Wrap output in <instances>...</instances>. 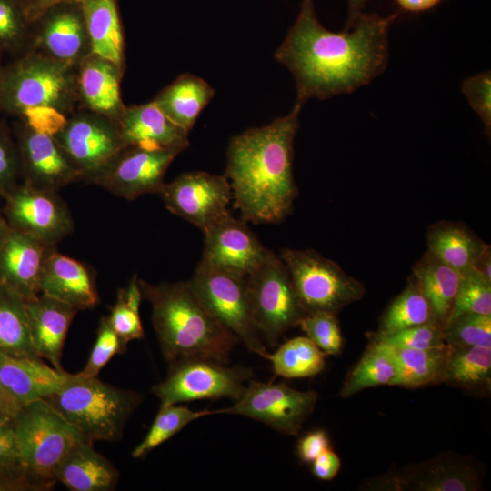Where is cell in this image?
<instances>
[{
  "mask_svg": "<svg viewBox=\"0 0 491 491\" xmlns=\"http://www.w3.org/2000/svg\"><path fill=\"white\" fill-rule=\"evenodd\" d=\"M398 15L363 13L350 29L336 33L319 22L314 0H301L296 22L275 52L295 78L296 103L352 93L384 72L388 31Z\"/></svg>",
  "mask_w": 491,
  "mask_h": 491,
  "instance_id": "1",
  "label": "cell"
},
{
  "mask_svg": "<svg viewBox=\"0 0 491 491\" xmlns=\"http://www.w3.org/2000/svg\"><path fill=\"white\" fill-rule=\"evenodd\" d=\"M301 108L296 103L287 115L231 138L225 176L243 220L275 224L292 210L297 195L293 176L294 140Z\"/></svg>",
  "mask_w": 491,
  "mask_h": 491,
  "instance_id": "2",
  "label": "cell"
},
{
  "mask_svg": "<svg viewBox=\"0 0 491 491\" xmlns=\"http://www.w3.org/2000/svg\"><path fill=\"white\" fill-rule=\"evenodd\" d=\"M152 305V323L165 360L204 357L226 364L239 338L205 307L188 281L150 284L138 278Z\"/></svg>",
  "mask_w": 491,
  "mask_h": 491,
  "instance_id": "3",
  "label": "cell"
},
{
  "mask_svg": "<svg viewBox=\"0 0 491 491\" xmlns=\"http://www.w3.org/2000/svg\"><path fill=\"white\" fill-rule=\"evenodd\" d=\"M76 68L28 51L4 65L0 112L55 134L79 108Z\"/></svg>",
  "mask_w": 491,
  "mask_h": 491,
  "instance_id": "4",
  "label": "cell"
},
{
  "mask_svg": "<svg viewBox=\"0 0 491 491\" xmlns=\"http://www.w3.org/2000/svg\"><path fill=\"white\" fill-rule=\"evenodd\" d=\"M78 374L45 400L89 441L121 440L127 421L142 403V396L104 383L98 376Z\"/></svg>",
  "mask_w": 491,
  "mask_h": 491,
  "instance_id": "5",
  "label": "cell"
},
{
  "mask_svg": "<svg viewBox=\"0 0 491 491\" xmlns=\"http://www.w3.org/2000/svg\"><path fill=\"white\" fill-rule=\"evenodd\" d=\"M15 425L27 478L39 491L52 489L57 466L85 437L45 399L23 405Z\"/></svg>",
  "mask_w": 491,
  "mask_h": 491,
  "instance_id": "6",
  "label": "cell"
},
{
  "mask_svg": "<svg viewBox=\"0 0 491 491\" xmlns=\"http://www.w3.org/2000/svg\"><path fill=\"white\" fill-rule=\"evenodd\" d=\"M249 305L256 329L270 345L306 315L288 270L274 252L267 250L260 265L246 276Z\"/></svg>",
  "mask_w": 491,
  "mask_h": 491,
  "instance_id": "7",
  "label": "cell"
},
{
  "mask_svg": "<svg viewBox=\"0 0 491 491\" xmlns=\"http://www.w3.org/2000/svg\"><path fill=\"white\" fill-rule=\"evenodd\" d=\"M306 314L326 311L336 314L360 300L364 286L336 262L313 249L285 248L278 255Z\"/></svg>",
  "mask_w": 491,
  "mask_h": 491,
  "instance_id": "8",
  "label": "cell"
},
{
  "mask_svg": "<svg viewBox=\"0 0 491 491\" xmlns=\"http://www.w3.org/2000/svg\"><path fill=\"white\" fill-rule=\"evenodd\" d=\"M168 365L166 378L152 388L161 406L221 397L236 401L253 376L250 368L204 357H183Z\"/></svg>",
  "mask_w": 491,
  "mask_h": 491,
  "instance_id": "9",
  "label": "cell"
},
{
  "mask_svg": "<svg viewBox=\"0 0 491 491\" xmlns=\"http://www.w3.org/2000/svg\"><path fill=\"white\" fill-rule=\"evenodd\" d=\"M191 287L211 312L251 352L265 357L268 353L251 314L246 276L215 267L201 260L192 277Z\"/></svg>",
  "mask_w": 491,
  "mask_h": 491,
  "instance_id": "10",
  "label": "cell"
},
{
  "mask_svg": "<svg viewBox=\"0 0 491 491\" xmlns=\"http://www.w3.org/2000/svg\"><path fill=\"white\" fill-rule=\"evenodd\" d=\"M53 135L84 182L107 166L125 147L115 120L82 108L65 117Z\"/></svg>",
  "mask_w": 491,
  "mask_h": 491,
  "instance_id": "11",
  "label": "cell"
},
{
  "mask_svg": "<svg viewBox=\"0 0 491 491\" xmlns=\"http://www.w3.org/2000/svg\"><path fill=\"white\" fill-rule=\"evenodd\" d=\"M2 212L9 227L55 246L74 230L70 210L58 192L22 182L2 197Z\"/></svg>",
  "mask_w": 491,
  "mask_h": 491,
  "instance_id": "12",
  "label": "cell"
},
{
  "mask_svg": "<svg viewBox=\"0 0 491 491\" xmlns=\"http://www.w3.org/2000/svg\"><path fill=\"white\" fill-rule=\"evenodd\" d=\"M317 396L315 391H300L285 384L250 379L232 406L217 411L250 417L280 433L296 436L314 411Z\"/></svg>",
  "mask_w": 491,
  "mask_h": 491,
  "instance_id": "13",
  "label": "cell"
},
{
  "mask_svg": "<svg viewBox=\"0 0 491 491\" xmlns=\"http://www.w3.org/2000/svg\"><path fill=\"white\" fill-rule=\"evenodd\" d=\"M180 153L176 149L126 146L85 183L98 185L127 200L146 194L160 195L165 184V173Z\"/></svg>",
  "mask_w": 491,
  "mask_h": 491,
  "instance_id": "14",
  "label": "cell"
},
{
  "mask_svg": "<svg viewBox=\"0 0 491 491\" xmlns=\"http://www.w3.org/2000/svg\"><path fill=\"white\" fill-rule=\"evenodd\" d=\"M21 166V182L58 192L81 180V174L53 134L15 119L12 127Z\"/></svg>",
  "mask_w": 491,
  "mask_h": 491,
  "instance_id": "15",
  "label": "cell"
},
{
  "mask_svg": "<svg viewBox=\"0 0 491 491\" xmlns=\"http://www.w3.org/2000/svg\"><path fill=\"white\" fill-rule=\"evenodd\" d=\"M165 207L203 232L229 214L232 190L225 175L184 173L165 183L160 193Z\"/></svg>",
  "mask_w": 491,
  "mask_h": 491,
  "instance_id": "16",
  "label": "cell"
},
{
  "mask_svg": "<svg viewBox=\"0 0 491 491\" xmlns=\"http://www.w3.org/2000/svg\"><path fill=\"white\" fill-rule=\"evenodd\" d=\"M77 66L92 54L81 2L58 3L32 22L31 50Z\"/></svg>",
  "mask_w": 491,
  "mask_h": 491,
  "instance_id": "17",
  "label": "cell"
},
{
  "mask_svg": "<svg viewBox=\"0 0 491 491\" xmlns=\"http://www.w3.org/2000/svg\"><path fill=\"white\" fill-rule=\"evenodd\" d=\"M202 259L205 263L246 276L263 261L266 249L245 220L226 215L204 231Z\"/></svg>",
  "mask_w": 491,
  "mask_h": 491,
  "instance_id": "18",
  "label": "cell"
},
{
  "mask_svg": "<svg viewBox=\"0 0 491 491\" xmlns=\"http://www.w3.org/2000/svg\"><path fill=\"white\" fill-rule=\"evenodd\" d=\"M39 293L60 300L79 310L99 303L95 274L86 264L59 253L52 247L44 263Z\"/></svg>",
  "mask_w": 491,
  "mask_h": 491,
  "instance_id": "19",
  "label": "cell"
},
{
  "mask_svg": "<svg viewBox=\"0 0 491 491\" xmlns=\"http://www.w3.org/2000/svg\"><path fill=\"white\" fill-rule=\"evenodd\" d=\"M52 247L8 227L0 249V285L25 302L39 295L43 266Z\"/></svg>",
  "mask_w": 491,
  "mask_h": 491,
  "instance_id": "20",
  "label": "cell"
},
{
  "mask_svg": "<svg viewBox=\"0 0 491 491\" xmlns=\"http://www.w3.org/2000/svg\"><path fill=\"white\" fill-rule=\"evenodd\" d=\"M116 123L125 147L182 152L189 145L188 132L172 122L153 100L125 105Z\"/></svg>",
  "mask_w": 491,
  "mask_h": 491,
  "instance_id": "21",
  "label": "cell"
},
{
  "mask_svg": "<svg viewBox=\"0 0 491 491\" xmlns=\"http://www.w3.org/2000/svg\"><path fill=\"white\" fill-rule=\"evenodd\" d=\"M78 375L50 367L42 358L13 357L0 354V382L21 406L48 397Z\"/></svg>",
  "mask_w": 491,
  "mask_h": 491,
  "instance_id": "22",
  "label": "cell"
},
{
  "mask_svg": "<svg viewBox=\"0 0 491 491\" xmlns=\"http://www.w3.org/2000/svg\"><path fill=\"white\" fill-rule=\"evenodd\" d=\"M124 69L112 61L92 53L76 68L79 108L117 120L125 105L120 83Z\"/></svg>",
  "mask_w": 491,
  "mask_h": 491,
  "instance_id": "23",
  "label": "cell"
},
{
  "mask_svg": "<svg viewBox=\"0 0 491 491\" xmlns=\"http://www.w3.org/2000/svg\"><path fill=\"white\" fill-rule=\"evenodd\" d=\"M31 340L41 358L63 371L64 344L78 310L60 300L39 294L25 302Z\"/></svg>",
  "mask_w": 491,
  "mask_h": 491,
  "instance_id": "24",
  "label": "cell"
},
{
  "mask_svg": "<svg viewBox=\"0 0 491 491\" xmlns=\"http://www.w3.org/2000/svg\"><path fill=\"white\" fill-rule=\"evenodd\" d=\"M119 476L114 464L85 438L71 446L55 472V480L71 491H112Z\"/></svg>",
  "mask_w": 491,
  "mask_h": 491,
  "instance_id": "25",
  "label": "cell"
},
{
  "mask_svg": "<svg viewBox=\"0 0 491 491\" xmlns=\"http://www.w3.org/2000/svg\"><path fill=\"white\" fill-rule=\"evenodd\" d=\"M215 95V89L203 78L183 74L165 86L153 101L175 125L189 132Z\"/></svg>",
  "mask_w": 491,
  "mask_h": 491,
  "instance_id": "26",
  "label": "cell"
},
{
  "mask_svg": "<svg viewBox=\"0 0 491 491\" xmlns=\"http://www.w3.org/2000/svg\"><path fill=\"white\" fill-rule=\"evenodd\" d=\"M428 251L459 273L475 267L487 246L461 223L441 221L426 234Z\"/></svg>",
  "mask_w": 491,
  "mask_h": 491,
  "instance_id": "27",
  "label": "cell"
},
{
  "mask_svg": "<svg viewBox=\"0 0 491 491\" xmlns=\"http://www.w3.org/2000/svg\"><path fill=\"white\" fill-rule=\"evenodd\" d=\"M85 21L92 53L125 70V39L115 0H84Z\"/></svg>",
  "mask_w": 491,
  "mask_h": 491,
  "instance_id": "28",
  "label": "cell"
},
{
  "mask_svg": "<svg viewBox=\"0 0 491 491\" xmlns=\"http://www.w3.org/2000/svg\"><path fill=\"white\" fill-rule=\"evenodd\" d=\"M412 277L444 327L459 288L460 273L427 251L414 266Z\"/></svg>",
  "mask_w": 491,
  "mask_h": 491,
  "instance_id": "29",
  "label": "cell"
},
{
  "mask_svg": "<svg viewBox=\"0 0 491 491\" xmlns=\"http://www.w3.org/2000/svg\"><path fill=\"white\" fill-rule=\"evenodd\" d=\"M389 346L395 361L389 386L416 388L442 382L449 346L429 350Z\"/></svg>",
  "mask_w": 491,
  "mask_h": 491,
  "instance_id": "30",
  "label": "cell"
},
{
  "mask_svg": "<svg viewBox=\"0 0 491 491\" xmlns=\"http://www.w3.org/2000/svg\"><path fill=\"white\" fill-rule=\"evenodd\" d=\"M0 354L13 357L41 358L31 340L25 301L17 293L1 285Z\"/></svg>",
  "mask_w": 491,
  "mask_h": 491,
  "instance_id": "31",
  "label": "cell"
},
{
  "mask_svg": "<svg viewBox=\"0 0 491 491\" xmlns=\"http://www.w3.org/2000/svg\"><path fill=\"white\" fill-rule=\"evenodd\" d=\"M396 482V486L422 491H473L479 487L478 478L472 468L447 458L431 461L418 467L409 477Z\"/></svg>",
  "mask_w": 491,
  "mask_h": 491,
  "instance_id": "32",
  "label": "cell"
},
{
  "mask_svg": "<svg viewBox=\"0 0 491 491\" xmlns=\"http://www.w3.org/2000/svg\"><path fill=\"white\" fill-rule=\"evenodd\" d=\"M433 322L438 323L428 300L411 276L406 287L384 313L376 337Z\"/></svg>",
  "mask_w": 491,
  "mask_h": 491,
  "instance_id": "33",
  "label": "cell"
},
{
  "mask_svg": "<svg viewBox=\"0 0 491 491\" xmlns=\"http://www.w3.org/2000/svg\"><path fill=\"white\" fill-rule=\"evenodd\" d=\"M326 354L307 336H297L282 344L265 358L272 362L274 372L286 378H303L321 373Z\"/></svg>",
  "mask_w": 491,
  "mask_h": 491,
  "instance_id": "34",
  "label": "cell"
},
{
  "mask_svg": "<svg viewBox=\"0 0 491 491\" xmlns=\"http://www.w3.org/2000/svg\"><path fill=\"white\" fill-rule=\"evenodd\" d=\"M394 376L395 361L390 346L374 340L346 376L340 395L347 398L366 388L389 386Z\"/></svg>",
  "mask_w": 491,
  "mask_h": 491,
  "instance_id": "35",
  "label": "cell"
},
{
  "mask_svg": "<svg viewBox=\"0 0 491 491\" xmlns=\"http://www.w3.org/2000/svg\"><path fill=\"white\" fill-rule=\"evenodd\" d=\"M491 347H450L442 382L458 386L490 384Z\"/></svg>",
  "mask_w": 491,
  "mask_h": 491,
  "instance_id": "36",
  "label": "cell"
},
{
  "mask_svg": "<svg viewBox=\"0 0 491 491\" xmlns=\"http://www.w3.org/2000/svg\"><path fill=\"white\" fill-rule=\"evenodd\" d=\"M0 481L8 491H39L26 476L15 416L0 410Z\"/></svg>",
  "mask_w": 491,
  "mask_h": 491,
  "instance_id": "37",
  "label": "cell"
},
{
  "mask_svg": "<svg viewBox=\"0 0 491 491\" xmlns=\"http://www.w3.org/2000/svg\"><path fill=\"white\" fill-rule=\"evenodd\" d=\"M215 414H218V411H194L185 406H176V404L160 406V409L147 434L132 451V456L134 458L145 457L153 449L170 439L192 421Z\"/></svg>",
  "mask_w": 491,
  "mask_h": 491,
  "instance_id": "38",
  "label": "cell"
},
{
  "mask_svg": "<svg viewBox=\"0 0 491 491\" xmlns=\"http://www.w3.org/2000/svg\"><path fill=\"white\" fill-rule=\"evenodd\" d=\"M32 21L27 7L13 0H0V57L11 60L31 50Z\"/></svg>",
  "mask_w": 491,
  "mask_h": 491,
  "instance_id": "39",
  "label": "cell"
},
{
  "mask_svg": "<svg viewBox=\"0 0 491 491\" xmlns=\"http://www.w3.org/2000/svg\"><path fill=\"white\" fill-rule=\"evenodd\" d=\"M138 276L134 275L125 288L117 291L116 301L111 307L108 321L122 344L127 347L129 342L144 337L139 307L142 301Z\"/></svg>",
  "mask_w": 491,
  "mask_h": 491,
  "instance_id": "40",
  "label": "cell"
},
{
  "mask_svg": "<svg viewBox=\"0 0 491 491\" xmlns=\"http://www.w3.org/2000/svg\"><path fill=\"white\" fill-rule=\"evenodd\" d=\"M460 275L459 288L446 322L464 314L491 316V281L475 267Z\"/></svg>",
  "mask_w": 491,
  "mask_h": 491,
  "instance_id": "41",
  "label": "cell"
},
{
  "mask_svg": "<svg viewBox=\"0 0 491 491\" xmlns=\"http://www.w3.org/2000/svg\"><path fill=\"white\" fill-rule=\"evenodd\" d=\"M443 332L450 347H491V316L461 315L446 322Z\"/></svg>",
  "mask_w": 491,
  "mask_h": 491,
  "instance_id": "42",
  "label": "cell"
},
{
  "mask_svg": "<svg viewBox=\"0 0 491 491\" xmlns=\"http://www.w3.org/2000/svg\"><path fill=\"white\" fill-rule=\"evenodd\" d=\"M336 315L326 311L309 313L298 325L326 355L337 356L343 347L344 340Z\"/></svg>",
  "mask_w": 491,
  "mask_h": 491,
  "instance_id": "43",
  "label": "cell"
},
{
  "mask_svg": "<svg viewBox=\"0 0 491 491\" xmlns=\"http://www.w3.org/2000/svg\"><path fill=\"white\" fill-rule=\"evenodd\" d=\"M376 341L397 347L429 350L448 346L443 326L433 322L406 328L389 336L376 337Z\"/></svg>",
  "mask_w": 491,
  "mask_h": 491,
  "instance_id": "44",
  "label": "cell"
},
{
  "mask_svg": "<svg viewBox=\"0 0 491 491\" xmlns=\"http://www.w3.org/2000/svg\"><path fill=\"white\" fill-rule=\"evenodd\" d=\"M126 349L112 328L107 316H102L92 351L80 373L86 377L98 376L100 371L115 355L123 354Z\"/></svg>",
  "mask_w": 491,
  "mask_h": 491,
  "instance_id": "45",
  "label": "cell"
},
{
  "mask_svg": "<svg viewBox=\"0 0 491 491\" xmlns=\"http://www.w3.org/2000/svg\"><path fill=\"white\" fill-rule=\"evenodd\" d=\"M20 182V157L14 132L0 119V198Z\"/></svg>",
  "mask_w": 491,
  "mask_h": 491,
  "instance_id": "46",
  "label": "cell"
},
{
  "mask_svg": "<svg viewBox=\"0 0 491 491\" xmlns=\"http://www.w3.org/2000/svg\"><path fill=\"white\" fill-rule=\"evenodd\" d=\"M490 90V71L468 77L464 80L462 85L463 94L467 98L471 107L480 116L488 135H490L491 130Z\"/></svg>",
  "mask_w": 491,
  "mask_h": 491,
  "instance_id": "47",
  "label": "cell"
},
{
  "mask_svg": "<svg viewBox=\"0 0 491 491\" xmlns=\"http://www.w3.org/2000/svg\"><path fill=\"white\" fill-rule=\"evenodd\" d=\"M330 449L327 434L317 429L304 436L297 444V456L305 463H312L320 454Z\"/></svg>",
  "mask_w": 491,
  "mask_h": 491,
  "instance_id": "48",
  "label": "cell"
},
{
  "mask_svg": "<svg viewBox=\"0 0 491 491\" xmlns=\"http://www.w3.org/2000/svg\"><path fill=\"white\" fill-rule=\"evenodd\" d=\"M312 472L320 480L333 479L341 467L339 456L331 449L320 454L313 462Z\"/></svg>",
  "mask_w": 491,
  "mask_h": 491,
  "instance_id": "49",
  "label": "cell"
},
{
  "mask_svg": "<svg viewBox=\"0 0 491 491\" xmlns=\"http://www.w3.org/2000/svg\"><path fill=\"white\" fill-rule=\"evenodd\" d=\"M84 0H32L27 5L28 15L33 22L47 8L62 2H83Z\"/></svg>",
  "mask_w": 491,
  "mask_h": 491,
  "instance_id": "50",
  "label": "cell"
},
{
  "mask_svg": "<svg viewBox=\"0 0 491 491\" xmlns=\"http://www.w3.org/2000/svg\"><path fill=\"white\" fill-rule=\"evenodd\" d=\"M399 6L408 12H423L437 5L442 0H396Z\"/></svg>",
  "mask_w": 491,
  "mask_h": 491,
  "instance_id": "51",
  "label": "cell"
},
{
  "mask_svg": "<svg viewBox=\"0 0 491 491\" xmlns=\"http://www.w3.org/2000/svg\"><path fill=\"white\" fill-rule=\"evenodd\" d=\"M369 0H347L348 15L345 30L350 29L357 18L364 13L363 10Z\"/></svg>",
  "mask_w": 491,
  "mask_h": 491,
  "instance_id": "52",
  "label": "cell"
},
{
  "mask_svg": "<svg viewBox=\"0 0 491 491\" xmlns=\"http://www.w3.org/2000/svg\"><path fill=\"white\" fill-rule=\"evenodd\" d=\"M19 406L5 390L0 382V410L5 411L13 416L20 409Z\"/></svg>",
  "mask_w": 491,
  "mask_h": 491,
  "instance_id": "53",
  "label": "cell"
},
{
  "mask_svg": "<svg viewBox=\"0 0 491 491\" xmlns=\"http://www.w3.org/2000/svg\"><path fill=\"white\" fill-rule=\"evenodd\" d=\"M491 254L490 246H486L479 259L477 260L475 268L479 270L488 280L491 281Z\"/></svg>",
  "mask_w": 491,
  "mask_h": 491,
  "instance_id": "54",
  "label": "cell"
},
{
  "mask_svg": "<svg viewBox=\"0 0 491 491\" xmlns=\"http://www.w3.org/2000/svg\"><path fill=\"white\" fill-rule=\"evenodd\" d=\"M0 201H1V198H0ZM8 225L5 219V216L3 215V212H2V206H1V204H0V249H1V246H2V244H3V241H4V238L5 236V234L8 230Z\"/></svg>",
  "mask_w": 491,
  "mask_h": 491,
  "instance_id": "55",
  "label": "cell"
},
{
  "mask_svg": "<svg viewBox=\"0 0 491 491\" xmlns=\"http://www.w3.org/2000/svg\"><path fill=\"white\" fill-rule=\"evenodd\" d=\"M4 59L0 57V91H1V84H2V76H3V71H4ZM1 114V112H0Z\"/></svg>",
  "mask_w": 491,
  "mask_h": 491,
  "instance_id": "56",
  "label": "cell"
}]
</instances>
